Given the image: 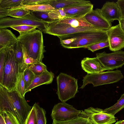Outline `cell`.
Masks as SVG:
<instances>
[{"instance_id":"1","label":"cell","mask_w":124,"mask_h":124,"mask_svg":"<svg viewBox=\"0 0 124 124\" xmlns=\"http://www.w3.org/2000/svg\"><path fill=\"white\" fill-rule=\"evenodd\" d=\"M32 107L16 89L8 91L0 85V112L7 109L20 124H25Z\"/></svg>"},{"instance_id":"2","label":"cell","mask_w":124,"mask_h":124,"mask_svg":"<svg viewBox=\"0 0 124 124\" xmlns=\"http://www.w3.org/2000/svg\"><path fill=\"white\" fill-rule=\"evenodd\" d=\"M58 37L61 46L68 49L86 48L88 46L108 40L107 31L104 30L78 32Z\"/></svg>"},{"instance_id":"3","label":"cell","mask_w":124,"mask_h":124,"mask_svg":"<svg viewBox=\"0 0 124 124\" xmlns=\"http://www.w3.org/2000/svg\"><path fill=\"white\" fill-rule=\"evenodd\" d=\"M22 45L24 59L31 57L41 62L46 51L44 45L43 34L39 30H36L20 35L17 38Z\"/></svg>"},{"instance_id":"4","label":"cell","mask_w":124,"mask_h":124,"mask_svg":"<svg viewBox=\"0 0 124 124\" xmlns=\"http://www.w3.org/2000/svg\"><path fill=\"white\" fill-rule=\"evenodd\" d=\"M13 48V46L7 49L3 82L1 85L8 91L15 89L20 68L18 63L15 59Z\"/></svg>"},{"instance_id":"5","label":"cell","mask_w":124,"mask_h":124,"mask_svg":"<svg viewBox=\"0 0 124 124\" xmlns=\"http://www.w3.org/2000/svg\"><path fill=\"white\" fill-rule=\"evenodd\" d=\"M56 93L62 102L74 98L78 91L77 79L70 75L61 73L56 77Z\"/></svg>"},{"instance_id":"6","label":"cell","mask_w":124,"mask_h":124,"mask_svg":"<svg viewBox=\"0 0 124 124\" xmlns=\"http://www.w3.org/2000/svg\"><path fill=\"white\" fill-rule=\"evenodd\" d=\"M124 76L121 70L108 71L99 73L87 74L83 77V84L80 88L83 89L87 84H92L93 86L116 82Z\"/></svg>"},{"instance_id":"7","label":"cell","mask_w":124,"mask_h":124,"mask_svg":"<svg viewBox=\"0 0 124 124\" xmlns=\"http://www.w3.org/2000/svg\"><path fill=\"white\" fill-rule=\"evenodd\" d=\"M48 23L38 19L30 13L20 18L8 17L0 19V29L18 25H28L36 26L39 30L45 33Z\"/></svg>"},{"instance_id":"8","label":"cell","mask_w":124,"mask_h":124,"mask_svg":"<svg viewBox=\"0 0 124 124\" xmlns=\"http://www.w3.org/2000/svg\"><path fill=\"white\" fill-rule=\"evenodd\" d=\"M55 20L48 22L47 30L45 33L58 37L78 32L101 30L93 27H74L68 24L57 22Z\"/></svg>"},{"instance_id":"9","label":"cell","mask_w":124,"mask_h":124,"mask_svg":"<svg viewBox=\"0 0 124 124\" xmlns=\"http://www.w3.org/2000/svg\"><path fill=\"white\" fill-rule=\"evenodd\" d=\"M81 111L77 109L72 105L62 102L55 104L52 111L51 116L53 121L64 122L76 118L80 115Z\"/></svg>"},{"instance_id":"10","label":"cell","mask_w":124,"mask_h":124,"mask_svg":"<svg viewBox=\"0 0 124 124\" xmlns=\"http://www.w3.org/2000/svg\"><path fill=\"white\" fill-rule=\"evenodd\" d=\"M80 116L87 119L91 124H112L116 122L114 116L98 108L90 107L81 110Z\"/></svg>"},{"instance_id":"11","label":"cell","mask_w":124,"mask_h":124,"mask_svg":"<svg viewBox=\"0 0 124 124\" xmlns=\"http://www.w3.org/2000/svg\"><path fill=\"white\" fill-rule=\"evenodd\" d=\"M96 56L107 70L121 67L124 65V51L120 50L110 53L105 52L97 53Z\"/></svg>"},{"instance_id":"12","label":"cell","mask_w":124,"mask_h":124,"mask_svg":"<svg viewBox=\"0 0 124 124\" xmlns=\"http://www.w3.org/2000/svg\"><path fill=\"white\" fill-rule=\"evenodd\" d=\"M107 33L110 50L115 52L124 48V32L119 24L111 26Z\"/></svg>"},{"instance_id":"13","label":"cell","mask_w":124,"mask_h":124,"mask_svg":"<svg viewBox=\"0 0 124 124\" xmlns=\"http://www.w3.org/2000/svg\"><path fill=\"white\" fill-rule=\"evenodd\" d=\"M85 19L89 23L101 30L107 31L112 25L102 16L101 9H93L85 16Z\"/></svg>"},{"instance_id":"14","label":"cell","mask_w":124,"mask_h":124,"mask_svg":"<svg viewBox=\"0 0 124 124\" xmlns=\"http://www.w3.org/2000/svg\"><path fill=\"white\" fill-rule=\"evenodd\" d=\"M102 16L110 23L118 21L122 18L120 10L117 4L114 1H107L101 9Z\"/></svg>"},{"instance_id":"15","label":"cell","mask_w":124,"mask_h":124,"mask_svg":"<svg viewBox=\"0 0 124 124\" xmlns=\"http://www.w3.org/2000/svg\"><path fill=\"white\" fill-rule=\"evenodd\" d=\"M82 69L87 74L99 73L107 70L96 57L84 58L81 62Z\"/></svg>"},{"instance_id":"16","label":"cell","mask_w":124,"mask_h":124,"mask_svg":"<svg viewBox=\"0 0 124 124\" xmlns=\"http://www.w3.org/2000/svg\"><path fill=\"white\" fill-rule=\"evenodd\" d=\"M91 3L63 8L66 18H79L84 16L93 9Z\"/></svg>"},{"instance_id":"17","label":"cell","mask_w":124,"mask_h":124,"mask_svg":"<svg viewBox=\"0 0 124 124\" xmlns=\"http://www.w3.org/2000/svg\"><path fill=\"white\" fill-rule=\"evenodd\" d=\"M54 77L53 73L47 70L40 75H35L31 84L25 90V93L31 91L32 89L39 85L51 83Z\"/></svg>"},{"instance_id":"18","label":"cell","mask_w":124,"mask_h":124,"mask_svg":"<svg viewBox=\"0 0 124 124\" xmlns=\"http://www.w3.org/2000/svg\"><path fill=\"white\" fill-rule=\"evenodd\" d=\"M18 40L10 30L5 28L0 29V50L14 46Z\"/></svg>"},{"instance_id":"19","label":"cell","mask_w":124,"mask_h":124,"mask_svg":"<svg viewBox=\"0 0 124 124\" xmlns=\"http://www.w3.org/2000/svg\"><path fill=\"white\" fill-rule=\"evenodd\" d=\"M91 3L90 1L84 0H49V4L55 9Z\"/></svg>"},{"instance_id":"20","label":"cell","mask_w":124,"mask_h":124,"mask_svg":"<svg viewBox=\"0 0 124 124\" xmlns=\"http://www.w3.org/2000/svg\"><path fill=\"white\" fill-rule=\"evenodd\" d=\"M55 20L57 22L68 24L74 27L80 26L93 27L101 30L88 22L85 19V16L79 18H65L62 19Z\"/></svg>"},{"instance_id":"21","label":"cell","mask_w":124,"mask_h":124,"mask_svg":"<svg viewBox=\"0 0 124 124\" xmlns=\"http://www.w3.org/2000/svg\"><path fill=\"white\" fill-rule=\"evenodd\" d=\"M13 49L15 59L21 67L24 64V55L22 46L18 40L13 46Z\"/></svg>"},{"instance_id":"22","label":"cell","mask_w":124,"mask_h":124,"mask_svg":"<svg viewBox=\"0 0 124 124\" xmlns=\"http://www.w3.org/2000/svg\"><path fill=\"white\" fill-rule=\"evenodd\" d=\"M23 71V68H20L15 89L22 97H24L26 93Z\"/></svg>"},{"instance_id":"23","label":"cell","mask_w":124,"mask_h":124,"mask_svg":"<svg viewBox=\"0 0 124 124\" xmlns=\"http://www.w3.org/2000/svg\"><path fill=\"white\" fill-rule=\"evenodd\" d=\"M124 108V93L121 95L120 98L115 104L103 110V111L114 116L116 113Z\"/></svg>"},{"instance_id":"24","label":"cell","mask_w":124,"mask_h":124,"mask_svg":"<svg viewBox=\"0 0 124 124\" xmlns=\"http://www.w3.org/2000/svg\"><path fill=\"white\" fill-rule=\"evenodd\" d=\"M33 106L36 113V124H46V112L45 109L36 103L33 105Z\"/></svg>"},{"instance_id":"25","label":"cell","mask_w":124,"mask_h":124,"mask_svg":"<svg viewBox=\"0 0 124 124\" xmlns=\"http://www.w3.org/2000/svg\"><path fill=\"white\" fill-rule=\"evenodd\" d=\"M31 13L30 11L17 7L8 9V16L15 18H20L25 16Z\"/></svg>"},{"instance_id":"26","label":"cell","mask_w":124,"mask_h":124,"mask_svg":"<svg viewBox=\"0 0 124 124\" xmlns=\"http://www.w3.org/2000/svg\"><path fill=\"white\" fill-rule=\"evenodd\" d=\"M18 7L30 11H50L55 9L49 4L22 5Z\"/></svg>"},{"instance_id":"27","label":"cell","mask_w":124,"mask_h":124,"mask_svg":"<svg viewBox=\"0 0 124 124\" xmlns=\"http://www.w3.org/2000/svg\"><path fill=\"white\" fill-rule=\"evenodd\" d=\"M27 65V68L33 72L35 75H40L47 70L46 66L43 62Z\"/></svg>"},{"instance_id":"28","label":"cell","mask_w":124,"mask_h":124,"mask_svg":"<svg viewBox=\"0 0 124 124\" xmlns=\"http://www.w3.org/2000/svg\"><path fill=\"white\" fill-rule=\"evenodd\" d=\"M22 67L23 68V73L26 90L31 84L35 75L27 68L26 65L24 64Z\"/></svg>"},{"instance_id":"29","label":"cell","mask_w":124,"mask_h":124,"mask_svg":"<svg viewBox=\"0 0 124 124\" xmlns=\"http://www.w3.org/2000/svg\"><path fill=\"white\" fill-rule=\"evenodd\" d=\"M23 0H0V8L10 9L21 5Z\"/></svg>"},{"instance_id":"30","label":"cell","mask_w":124,"mask_h":124,"mask_svg":"<svg viewBox=\"0 0 124 124\" xmlns=\"http://www.w3.org/2000/svg\"><path fill=\"white\" fill-rule=\"evenodd\" d=\"M8 48L0 50V85L2 83L6 53Z\"/></svg>"},{"instance_id":"31","label":"cell","mask_w":124,"mask_h":124,"mask_svg":"<svg viewBox=\"0 0 124 124\" xmlns=\"http://www.w3.org/2000/svg\"><path fill=\"white\" fill-rule=\"evenodd\" d=\"M48 16L51 19L53 20H61L66 17L63 8L55 9L49 11Z\"/></svg>"},{"instance_id":"32","label":"cell","mask_w":124,"mask_h":124,"mask_svg":"<svg viewBox=\"0 0 124 124\" xmlns=\"http://www.w3.org/2000/svg\"><path fill=\"white\" fill-rule=\"evenodd\" d=\"M0 113L3 114L6 124H20L16 117L8 109H5Z\"/></svg>"},{"instance_id":"33","label":"cell","mask_w":124,"mask_h":124,"mask_svg":"<svg viewBox=\"0 0 124 124\" xmlns=\"http://www.w3.org/2000/svg\"><path fill=\"white\" fill-rule=\"evenodd\" d=\"M52 124H91L88 120L79 116L73 119L62 122H57L53 121Z\"/></svg>"},{"instance_id":"34","label":"cell","mask_w":124,"mask_h":124,"mask_svg":"<svg viewBox=\"0 0 124 124\" xmlns=\"http://www.w3.org/2000/svg\"><path fill=\"white\" fill-rule=\"evenodd\" d=\"M18 31L20 35L27 33L36 30V26L31 25H23L13 26L11 27Z\"/></svg>"},{"instance_id":"35","label":"cell","mask_w":124,"mask_h":124,"mask_svg":"<svg viewBox=\"0 0 124 124\" xmlns=\"http://www.w3.org/2000/svg\"><path fill=\"white\" fill-rule=\"evenodd\" d=\"M49 11H30L31 13L38 19L47 22L53 20L51 19L49 16Z\"/></svg>"},{"instance_id":"36","label":"cell","mask_w":124,"mask_h":124,"mask_svg":"<svg viewBox=\"0 0 124 124\" xmlns=\"http://www.w3.org/2000/svg\"><path fill=\"white\" fill-rule=\"evenodd\" d=\"M109 47L108 40L99 42L86 47L88 50L93 52L97 50Z\"/></svg>"},{"instance_id":"37","label":"cell","mask_w":124,"mask_h":124,"mask_svg":"<svg viewBox=\"0 0 124 124\" xmlns=\"http://www.w3.org/2000/svg\"><path fill=\"white\" fill-rule=\"evenodd\" d=\"M49 0H23L21 5L49 4Z\"/></svg>"},{"instance_id":"38","label":"cell","mask_w":124,"mask_h":124,"mask_svg":"<svg viewBox=\"0 0 124 124\" xmlns=\"http://www.w3.org/2000/svg\"><path fill=\"white\" fill-rule=\"evenodd\" d=\"M25 124H36V113L33 106L27 118Z\"/></svg>"},{"instance_id":"39","label":"cell","mask_w":124,"mask_h":124,"mask_svg":"<svg viewBox=\"0 0 124 124\" xmlns=\"http://www.w3.org/2000/svg\"><path fill=\"white\" fill-rule=\"evenodd\" d=\"M116 3L120 10L122 18H124V0H118Z\"/></svg>"},{"instance_id":"40","label":"cell","mask_w":124,"mask_h":124,"mask_svg":"<svg viewBox=\"0 0 124 124\" xmlns=\"http://www.w3.org/2000/svg\"><path fill=\"white\" fill-rule=\"evenodd\" d=\"M41 62L35 60L32 58L28 57L24 58V64L27 65Z\"/></svg>"},{"instance_id":"41","label":"cell","mask_w":124,"mask_h":124,"mask_svg":"<svg viewBox=\"0 0 124 124\" xmlns=\"http://www.w3.org/2000/svg\"><path fill=\"white\" fill-rule=\"evenodd\" d=\"M8 9L0 8V19L8 16Z\"/></svg>"},{"instance_id":"42","label":"cell","mask_w":124,"mask_h":124,"mask_svg":"<svg viewBox=\"0 0 124 124\" xmlns=\"http://www.w3.org/2000/svg\"><path fill=\"white\" fill-rule=\"evenodd\" d=\"M119 21L121 28L124 32V18H122Z\"/></svg>"},{"instance_id":"43","label":"cell","mask_w":124,"mask_h":124,"mask_svg":"<svg viewBox=\"0 0 124 124\" xmlns=\"http://www.w3.org/2000/svg\"><path fill=\"white\" fill-rule=\"evenodd\" d=\"M0 124H6L3 115L1 113H0Z\"/></svg>"},{"instance_id":"44","label":"cell","mask_w":124,"mask_h":124,"mask_svg":"<svg viewBox=\"0 0 124 124\" xmlns=\"http://www.w3.org/2000/svg\"><path fill=\"white\" fill-rule=\"evenodd\" d=\"M114 124H121V120L117 121Z\"/></svg>"},{"instance_id":"45","label":"cell","mask_w":124,"mask_h":124,"mask_svg":"<svg viewBox=\"0 0 124 124\" xmlns=\"http://www.w3.org/2000/svg\"><path fill=\"white\" fill-rule=\"evenodd\" d=\"M121 124H124V120H121Z\"/></svg>"}]
</instances>
